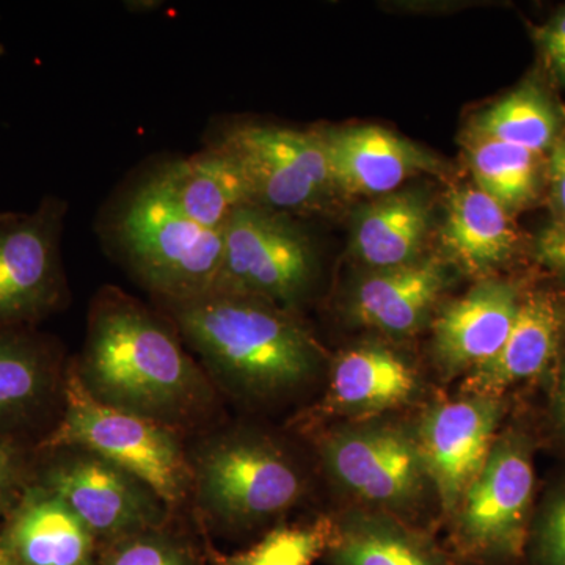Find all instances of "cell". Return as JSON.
<instances>
[{
	"label": "cell",
	"instance_id": "6da1fadb",
	"mask_svg": "<svg viewBox=\"0 0 565 565\" xmlns=\"http://www.w3.org/2000/svg\"><path fill=\"white\" fill-rule=\"evenodd\" d=\"M74 367L96 399L163 426L188 422L211 404L206 377L169 316L111 286L93 300Z\"/></svg>",
	"mask_w": 565,
	"mask_h": 565
},
{
	"label": "cell",
	"instance_id": "7a4b0ae2",
	"mask_svg": "<svg viewBox=\"0 0 565 565\" xmlns=\"http://www.w3.org/2000/svg\"><path fill=\"white\" fill-rule=\"evenodd\" d=\"M161 305L182 341L236 392L275 396L307 384L321 366L315 338L277 305L228 292Z\"/></svg>",
	"mask_w": 565,
	"mask_h": 565
},
{
	"label": "cell",
	"instance_id": "3957f363",
	"mask_svg": "<svg viewBox=\"0 0 565 565\" xmlns=\"http://www.w3.org/2000/svg\"><path fill=\"white\" fill-rule=\"evenodd\" d=\"M102 234L115 258L161 303L195 299L214 288L223 230L185 217L154 172L114 200Z\"/></svg>",
	"mask_w": 565,
	"mask_h": 565
},
{
	"label": "cell",
	"instance_id": "277c9868",
	"mask_svg": "<svg viewBox=\"0 0 565 565\" xmlns=\"http://www.w3.org/2000/svg\"><path fill=\"white\" fill-rule=\"evenodd\" d=\"M65 401L61 424L41 448H77L102 457L139 479L167 505L188 497L193 468L169 426L96 399L76 367L66 377Z\"/></svg>",
	"mask_w": 565,
	"mask_h": 565
},
{
	"label": "cell",
	"instance_id": "5b68a950",
	"mask_svg": "<svg viewBox=\"0 0 565 565\" xmlns=\"http://www.w3.org/2000/svg\"><path fill=\"white\" fill-rule=\"evenodd\" d=\"M204 147L232 163L250 204L264 210L308 214L321 210L334 193L318 129L236 121L212 131Z\"/></svg>",
	"mask_w": 565,
	"mask_h": 565
},
{
	"label": "cell",
	"instance_id": "8992f818",
	"mask_svg": "<svg viewBox=\"0 0 565 565\" xmlns=\"http://www.w3.org/2000/svg\"><path fill=\"white\" fill-rule=\"evenodd\" d=\"M534 435L508 427L457 509L456 535L468 556L523 565L535 509Z\"/></svg>",
	"mask_w": 565,
	"mask_h": 565
},
{
	"label": "cell",
	"instance_id": "52a82bcc",
	"mask_svg": "<svg viewBox=\"0 0 565 565\" xmlns=\"http://www.w3.org/2000/svg\"><path fill=\"white\" fill-rule=\"evenodd\" d=\"M313 244L291 215L244 204L223 228V258L210 292L239 294L289 308L313 285Z\"/></svg>",
	"mask_w": 565,
	"mask_h": 565
},
{
	"label": "cell",
	"instance_id": "ba28073f",
	"mask_svg": "<svg viewBox=\"0 0 565 565\" xmlns=\"http://www.w3.org/2000/svg\"><path fill=\"white\" fill-rule=\"evenodd\" d=\"M192 468L199 503L232 525L281 514L303 493L296 465L277 446L248 435L214 441Z\"/></svg>",
	"mask_w": 565,
	"mask_h": 565
},
{
	"label": "cell",
	"instance_id": "9c48e42d",
	"mask_svg": "<svg viewBox=\"0 0 565 565\" xmlns=\"http://www.w3.org/2000/svg\"><path fill=\"white\" fill-rule=\"evenodd\" d=\"M68 204L47 195L31 214L0 221V330L28 329L68 297L62 236Z\"/></svg>",
	"mask_w": 565,
	"mask_h": 565
},
{
	"label": "cell",
	"instance_id": "30bf717a",
	"mask_svg": "<svg viewBox=\"0 0 565 565\" xmlns=\"http://www.w3.org/2000/svg\"><path fill=\"white\" fill-rule=\"evenodd\" d=\"M501 397L467 396L434 405L415 441L424 473L446 512L456 514L465 494L484 470L503 419Z\"/></svg>",
	"mask_w": 565,
	"mask_h": 565
},
{
	"label": "cell",
	"instance_id": "8fae6325",
	"mask_svg": "<svg viewBox=\"0 0 565 565\" xmlns=\"http://www.w3.org/2000/svg\"><path fill=\"white\" fill-rule=\"evenodd\" d=\"M41 486L61 497L92 534L117 539L154 530L162 501L143 482L102 457H66L44 471Z\"/></svg>",
	"mask_w": 565,
	"mask_h": 565
},
{
	"label": "cell",
	"instance_id": "7c38bea8",
	"mask_svg": "<svg viewBox=\"0 0 565 565\" xmlns=\"http://www.w3.org/2000/svg\"><path fill=\"white\" fill-rule=\"evenodd\" d=\"M322 455L345 489L385 508L414 504L427 478L415 438L397 427L338 430L323 441Z\"/></svg>",
	"mask_w": 565,
	"mask_h": 565
},
{
	"label": "cell",
	"instance_id": "4fadbf2b",
	"mask_svg": "<svg viewBox=\"0 0 565 565\" xmlns=\"http://www.w3.org/2000/svg\"><path fill=\"white\" fill-rule=\"evenodd\" d=\"M565 348V291L539 288L522 294L501 351L465 381L468 396L503 397L512 386L555 373Z\"/></svg>",
	"mask_w": 565,
	"mask_h": 565
},
{
	"label": "cell",
	"instance_id": "5bb4252c",
	"mask_svg": "<svg viewBox=\"0 0 565 565\" xmlns=\"http://www.w3.org/2000/svg\"><path fill=\"white\" fill-rule=\"evenodd\" d=\"M334 192L388 195L419 173L441 172V163L414 141L381 126L318 129Z\"/></svg>",
	"mask_w": 565,
	"mask_h": 565
},
{
	"label": "cell",
	"instance_id": "9a60e30c",
	"mask_svg": "<svg viewBox=\"0 0 565 565\" xmlns=\"http://www.w3.org/2000/svg\"><path fill=\"white\" fill-rule=\"evenodd\" d=\"M514 282L487 278L434 322L435 360L448 375L471 373L501 351L522 299Z\"/></svg>",
	"mask_w": 565,
	"mask_h": 565
},
{
	"label": "cell",
	"instance_id": "2e32d148",
	"mask_svg": "<svg viewBox=\"0 0 565 565\" xmlns=\"http://www.w3.org/2000/svg\"><path fill=\"white\" fill-rule=\"evenodd\" d=\"M448 282V270L435 259L379 269L356 285L349 311L364 327L407 337L426 322Z\"/></svg>",
	"mask_w": 565,
	"mask_h": 565
},
{
	"label": "cell",
	"instance_id": "e0dca14e",
	"mask_svg": "<svg viewBox=\"0 0 565 565\" xmlns=\"http://www.w3.org/2000/svg\"><path fill=\"white\" fill-rule=\"evenodd\" d=\"M11 511L2 537L21 565H92L95 535L50 489L31 487Z\"/></svg>",
	"mask_w": 565,
	"mask_h": 565
},
{
	"label": "cell",
	"instance_id": "ac0fdd59",
	"mask_svg": "<svg viewBox=\"0 0 565 565\" xmlns=\"http://www.w3.org/2000/svg\"><path fill=\"white\" fill-rule=\"evenodd\" d=\"M418 388V374L403 355L364 343L334 360L327 407L352 418H371L411 403Z\"/></svg>",
	"mask_w": 565,
	"mask_h": 565
},
{
	"label": "cell",
	"instance_id": "d6986e66",
	"mask_svg": "<svg viewBox=\"0 0 565 565\" xmlns=\"http://www.w3.org/2000/svg\"><path fill=\"white\" fill-rule=\"evenodd\" d=\"M511 217L478 188L459 189L446 206L441 250L465 274H489L516 250L519 236Z\"/></svg>",
	"mask_w": 565,
	"mask_h": 565
},
{
	"label": "cell",
	"instance_id": "ffe728a7",
	"mask_svg": "<svg viewBox=\"0 0 565 565\" xmlns=\"http://www.w3.org/2000/svg\"><path fill=\"white\" fill-rule=\"evenodd\" d=\"M154 174L178 210L204 228L222 232L237 207L250 204L241 174L211 148L167 162Z\"/></svg>",
	"mask_w": 565,
	"mask_h": 565
},
{
	"label": "cell",
	"instance_id": "44dd1931",
	"mask_svg": "<svg viewBox=\"0 0 565 565\" xmlns=\"http://www.w3.org/2000/svg\"><path fill=\"white\" fill-rule=\"evenodd\" d=\"M430 215L418 192H392L367 204L352 232V248L367 266L379 269L418 262L429 232Z\"/></svg>",
	"mask_w": 565,
	"mask_h": 565
},
{
	"label": "cell",
	"instance_id": "7402d4cb",
	"mask_svg": "<svg viewBox=\"0 0 565 565\" xmlns=\"http://www.w3.org/2000/svg\"><path fill=\"white\" fill-rule=\"evenodd\" d=\"M332 565H451L426 537L384 514H351L333 525Z\"/></svg>",
	"mask_w": 565,
	"mask_h": 565
},
{
	"label": "cell",
	"instance_id": "603a6c76",
	"mask_svg": "<svg viewBox=\"0 0 565 565\" xmlns=\"http://www.w3.org/2000/svg\"><path fill=\"white\" fill-rule=\"evenodd\" d=\"M564 129L563 117L550 93L539 82L526 81L481 111L468 134L544 156Z\"/></svg>",
	"mask_w": 565,
	"mask_h": 565
},
{
	"label": "cell",
	"instance_id": "cb8c5ba5",
	"mask_svg": "<svg viewBox=\"0 0 565 565\" xmlns=\"http://www.w3.org/2000/svg\"><path fill=\"white\" fill-rule=\"evenodd\" d=\"M465 147L476 188L509 215L535 202L545 180L542 156L473 134H467Z\"/></svg>",
	"mask_w": 565,
	"mask_h": 565
},
{
	"label": "cell",
	"instance_id": "d4e9b609",
	"mask_svg": "<svg viewBox=\"0 0 565 565\" xmlns=\"http://www.w3.org/2000/svg\"><path fill=\"white\" fill-rule=\"evenodd\" d=\"M54 356L25 329L0 330V422L24 415L50 392Z\"/></svg>",
	"mask_w": 565,
	"mask_h": 565
},
{
	"label": "cell",
	"instance_id": "484cf974",
	"mask_svg": "<svg viewBox=\"0 0 565 565\" xmlns=\"http://www.w3.org/2000/svg\"><path fill=\"white\" fill-rule=\"evenodd\" d=\"M333 523L319 519L310 525L278 526L245 552L218 556L217 565H313L326 555Z\"/></svg>",
	"mask_w": 565,
	"mask_h": 565
},
{
	"label": "cell",
	"instance_id": "4316f807",
	"mask_svg": "<svg viewBox=\"0 0 565 565\" xmlns=\"http://www.w3.org/2000/svg\"><path fill=\"white\" fill-rule=\"evenodd\" d=\"M523 565H565V479L535 505Z\"/></svg>",
	"mask_w": 565,
	"mask_h": 565
},
{
	"label": "cell",
	"instance_id": "83f0119b",
	"mask_svg": "<svg viewBox=\"0 0 565 565\" xmlns=\"http://www.w3.org/2000/svg\"><path fill=\"white\" fill-rule=\"evenodd\" d=\"M103 565H192L188 553L154 530L117 539L104 555Z\"/></svg>",
	"mask_w": 565,
	"mask_h": 565
},
{
	"label": "cell",
	"instance_id": "f1b7e54d",
	"mask_svg": "<svg viewBox=\"0 0 565 565\" xmlns=\"http://www.w3.org/2000/svg\"><path fill=\"white\" fill-rule=\"evenodd\" d=\"M24 479V459L20 448L0 437V514L17 505Z\"/></svg>",
	"mask_w": 565,
	"mask_h": 565
},
{
	"label": "cell",
	"instance_id": "f546056e",
	"mask_svg": "<svg viewBox=\"0 0 565 565\" xmlns=\"http://www.w3.org/2000/svg\"><path fill=\"white\" fill-rule=\"evenodd\" d=\"M534 256L565 286V223L553 218L539 230Z\"/></svg>",
	"mask_w": 565,
	"mask_h": 565
},
{
	"label": "cell",
	"instance_id": "4dcf8cb0",
	"mask_svg": "<svg viewBox=\"0 0 565 565\" xmlns=\"http://www.w3.org/2000/svg\"><path fill=\"white\" fill-rule=\"evenodd\" d=\"M545 181L548 182L550 203L555 212V221L565 223V129L548 152Z\"/></svg>",
	"mask_w": 565,
	"mask_h": 565
},
{
	"label": "cell",
	"instance_id": "1f68e13d",
	"mask_svg": "<svg viewBox=\"0 0 565 565\" xmlns=\"http://www.w3.org/2000/svg\"><path fill=\"white\" fill-rule=\"evenodd\" d=\"M537 39L550 68L565 82V6L537 32Z\"/></svg>",
	"mask_w": 565,
	"mask_h": 565
},
{
	"label": "cell",
	"instance_id": "d6a6232c",
	"mask_svg": "<svg viewBox=\"0 0 565 565\" xmlns=\"http://www.w3.org/2000/svg\"><path fill=\"white\" fill-rule=\"evenodd\" d=\"M548 415L553 434L565 446V348L553 374Z\"/></svg>",
	"mask_w": 565,
	"mask_h": 565
},
{
	"label": "cell",
	"instance_id": "836d02e7",
	"mask_svg": "<svg viewBox=\"0 0 565 565\" xmlns=\"http://www.w3.org/2000/svg\"><path fill=\"white\" fill-rule=\"evenodd\" d=\"M0 565H21L20 561L11 552L10 546L7 545L2 534H0Z\"/></svg>",
	"mask_w": 565,
	"mask_h": 565
},
{
	"label": "cell",
	"instance_id": "e575fe53",
	"mask_svg": "<svg viewBox=\"0 0 565 565\" xmlns=\"http://www.w3.org/2000/svg\"><path fill=\"white\" fill-rule=\"evenodd\" d=\"M9 215L10 212H0V221H2V218L9 217Z\"/></svg>",
	"mask_w": 565,
	"mask_h": 565
}]
</instances>
